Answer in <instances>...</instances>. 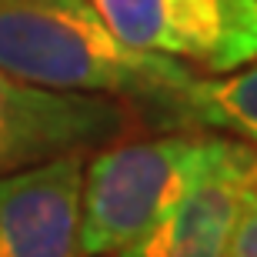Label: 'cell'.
<instances>
[{
    "label": "cell",
    "mask_w": 257,
    "mask_h": 257,
    "mask_svg": "<svg viewBox=\"0 0 257 257\" xmlns=\"http://www.w3.org/2000/svg\"><path fill=\"white\" fill-rule=\"evenodd\" d=\"M254 144L214 131H177L107 144L84 161L77 254L114 257L157 227L204 181L247 157Z\"/></svg>",
    "instance_id": "obj_2"
},
{
    "label": "cell",
    "mask_w": 257,
    "mask_h": 257,
    "mask_svg": "<svg viewBox=\"0 0 257 257\" xmlns=\"http://www.w3.org/2000/svg\"><path fill=\"white\" fill-rule=\"evenodd\" d=\"M194 131L227 134L257 147V60L224 77H197L171 107Z\"/></svg>",
    "instance_id": "obj_7"
},
{
    "label": "cell",
    "mask_w": 257,
    "mask_h": 257,
    "mask_svg": "<svg viewBox=\"0 0 257 257\" xmlns=\"http://www.w3.org/2000/svg\"><path fill=\"white\" fill-rule=\"evenodd\" d=\"M77 154L0 177V257H80V181Z\"/></svg>",
    "instance_id": "obj_5"
},
{
    "label": "cell",
    "mask_w": 257,
    "mask_h": 257,
    "mask_svg": "<svg viewBox=\"0 0 257 257\" xmlns=\"http://www.w3.org/2000/svg\"><path fill=\"white\" fill-rule=\"evenodd\" d=\"M257 167V147L204 181L191 197L114 257H224V237L234 220L240 191Z\"/></svg>",
    "instance_id": "obj_6"
},
{
    "label": "cell",
    "mask_w": 257,
    "mask_h": 257,
    "mask_svg": "<svg viewBox=\"0 0 257 257\" xmlns=\"http://www.w3.org/2000/svg\"><path fill=\"white\" fill-rule=\"evenodd\" d=\"M0 70L40 90L141 100L167 114L200 77L124 44L90 0H0Z\"/></svg>",
    "instance_id": "obj_1"
},
{
    "label": "cell",
    "mask_w": 257,
    "mask_h": 257,
    "mask_svg": "<svg viewBox=\"0 0 257 257\" xmlns=\"http://www.w3.org/2000/svg\"><path fill=\"white\" fill-rule=\"evenodd\" d=\"M224 257H257V167L240 191L234 220L224 237Z\"/></svg>",
    "instance_id": "obj_8"
},
{
    "label": "cell",
    "mask_w": 257,
    "mask_h": 257,
    "mask_svg": "<svg viewBox=\"0 0 257 257\" xmlns=\"http://www.w3.org/2000/svg\"><path fill=\"white\" fill-rule=\"evenodd\" d=\"M117 37L224 77L257 60V0H90Z\"/></svg>",
    "instance_id": "obj_3"
},
{
    "label": "cell",
    "mask_w": 257,
    "mask_h": 257,
    "mask_svg": "<svg viewBox=\"0 0 257 257\" xmlns=\"http://www.w3.org/2000/svg\"><path fill=\"white\" fill-rule=\"evenodd\" d=\"M127 127L124 100L40 90L0 70V177L67 154L90 157Z\"/></svg>",
    "instance_id": "obj_4"
}]
</instances>
